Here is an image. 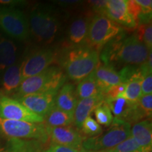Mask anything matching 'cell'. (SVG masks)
I'll return each instance as SVG.
<instances>
[{"label": "cell", "mask_w": 152, "mask_h": 152, "mask_svg": "<svg viewBox=\"0 0 152 152\" xmlns=\"http://www.w3.org/2000/svg\"><path fill=\"white\" fill-rule=\"evenodd\" d=\"M112 41L113 42L109 45L102 54V59L105 64L116 61L129 66H142L147 62L149 49L139 40L135 35L123 39L115 38Z\"/></svg>", "instance_id": "cell-1"}, {"label": "cell", "mask_w": 152, "mask_h": 152, "mask_svg": "<svg viewBox=\"0 0 152 152\" xmlns=\"http://www.w3.org/2000/svg\"><path fill=\"white\" fill-rule=\"evenodd\" d=\"M65 73L57 66H51L38 75L24 79L16 91V98L28 94L52 92L57 94L65 84Z\"/></svg>", "instance_id": "cell-2"}, {"label": "cell", "mask_w": 152, "mask_h": 152, "mask_svg": "<svg viewBox=\"0 0 152 152\" xmlns=\"http://www.w3.org/2000/svg\"><path fill=\"white\" fill-rule=\"evenodd\" d=\"M99 64V52L88 46L73 48L66 54L64 60L66 74L71 80L75 81H80L90 75Z\"/></svg>", "instance_id": "cell-3"}, {"label": "cell", "mask_w": 152, "mask_h": 152, "mask_svg": "<svg viewBox=\"0 0 152 152\" xmlns=\"http://www.w3.org/2000/svg\"><path fill=\"white\" fill-rule=\"evenodd\" d=\"M111 126L99 135L85 139L82 144L83 149L87 151H108L131 135L130 123L113 118Z\"/></svg>", "instance_id": "cell-4"}, {"label": "cell", "mask_w": 152, "mask_h": 152, "mask_svg": "<svg viewBox=\"0 0 152 152\" xmlns=\"http://www.w3.org/2000/svg\"><path fill=\"white\" fill-rule=\"evenodd\" d=\"M122 31L121 26L104 14H96L90 20L87 33V46L97 52L115 39Z\"/></svg>", "instance_id": "cell-5"}, {"label": "cell", "mask_w": 152, "mask_h": 152, "mask_svg": "<svg viewBox=\"0 0 152 152\" xmlns=\"http://www.w3.org/2000/svg\"><path fill=\"white\" fill-rule=\"evenodd\" d=\"M29 28L37 40L49 44L54 40L58 30L56 17L48 9L36 8L30 15Z\"/></svg>", "instance_id": "cell-6"}, {"label": "cell", "mask_w": 152, "mask_h": 152, "mask_svg": "<svg viewBox=\"0 0 152 152\" xmlns=\"http://www.w3.org/2000/svg\"><path fill=\"white\" fill-rule=\"evenodd\" d=\"M0 133L12 140L34 139L45 142L48 139L43 123L0 118Z\"/></svg>", "instance_id": "cell-7"}, {"label": "cell", "mask_w": 152, "mask_h": 152, "mask_svg": "<svg viewBox=\"0 0 152 152\" xmlns=\"http://www.w3.org/2000/svg\"><path fill=\"white\" fill-rule=\"evenodd\" d=\"M0 28L18 40H26L29 37V23L23 13L18 9L0 7Z\"/></svg>", "instance_id": "cell-8"}, {"label": "cell", "mask_w": 152, "mask_h": 152, "mask_svg": "<svg viewBox=\"0 0 152 152\" xmlns=\"http://www.w3.org/2000/svg\"><path fill=\"white\" fill-rule=\"evenodd\" d=\"M0 118L43 123L45 119L30 111L18 100L5 95L0 96Z\"/></svg>", "instance_id": "cell-9"}, {"label": "cell", "mask_w": 152, "mask_h": 152, "mask_svg": "<svg viewBox=\"0 0 152 152\" xmlns=\"http://www.w3.org/2000/svg\"><path fill=\"white\" fill-rule=\"evenodd\" d=\"M57 60V53L52 49H39L31 54L21 65L23 80L38 75L50 67Z\"/></svg>", "instance_id": "cell-10"}, {"label": "cell", "mask_w": 152, "mask_h": 152, "mask_svg": "<svg viewBox=\"0 0 152 152\" xmlns=\"http://www.w3.org/2000/svg\"><path fill=\"white\" fill-rule=\"evenodd\" d=\"M109 105L114 118L130 123H137L146 117L144 112L139 107L137 102L132 103L123 97L109 99L104 100Z\"/></svg>", "instance_id": "cell-11"}, {"label": "cell", "mask_w": 152, "mask_h": 152, "mask_svg": "<svg viewBox=\"0 0 152 152\" xmlns=\"http://www.w3.org/2000/svg\"><path fill=\"white\" fill-rule=\"evenodd\" d=\"M48 137L52 144L66 146L75 149H83L82 144L86 139L79 131L71 126L47 127Z\"/></svg>", "instance_id": "cell-12"}, {"label": "cell", "mask_w": 152, "mask_h": 152, "mask_svg": "<svg viewBox=\"0 0 152 152\" xmlns=\"http://www.w3.org/2000/svg\"><path fill=\"white\" fill-rule=\"evenodd\" d=\"M56 93L46 92L28 94L16 98L30 111L45 119L47 114L55 105Z\"/></svg>", "instance_id": "cell-13"}, {"label": "cell", "mask_w": 152, "mask_h": 152, "mask_svg": "<svg viewBox=\"0 0 152 152\" xmlns=\"http://www.w3.org/2000/svg\"><path fill=\"white\" fill-rule=\"evenodd\" d=\"M103 14L119 26L129 28H137L134 19L129 13L126 0L106 1Z\"/></svg>", "instance_id": "cell-14"}, {"label": "cell", "mask_w": 152, "mask_h": 152, "mask_svg": "<svg viewBox=\"0 0 152 152\" xmlns=\"http://www.w3.org/2000/svg\"><path fill=\"white\" fill-rule=\"evenodd\" d=\"M78 100L75 87L71 83H66L57 92L55 96L54 106L63 111L73 115Z\"/></svg>", "instance_id": "cell-15"}, {"label": "cell", "mask_w": 152, "mask_h": 152, "mask_svg": "<svg viewBox=\"0 0 152 152\" xmlns=\"http://www.w3.org/2000/svg\"><path fill=\"white\" fill-rule=\"evenodd\" d=\"M130 134L144 152H151L152 147V127L149 119L134 123Z\"/></svg>", "instance_id": "cell-16"}, {"label": "cell", "mask_w": 152, "mask_h": 152, "mask_svg": "<svg viewBox=\"0 0 152 152\" xmlns=\"http://www.w3.org/2000/svg\"><path fill=\"white\" fill-rule=\"evenodd\" d=\"M93 74L102 90V96L110 87L123 83L119 73L109 64L99 65L93 71Z\"/></svg>", "instance_id": "cell-17"}, {"label": "cell", "mask_w": 152, "mask_h": 152, "mask_svg": "<svg viewBox=\"0 0 152 152\" xmlns=\"http://www.w3.org/2000/svg\"><path fill=\"white\" fill-rule=\"evenodd\" d=\"M104 100V96L102 94L78 100L73 112V124L77 129L80 130L85 120L90 116L95 108Z\"/></svg>", "instance_id": "cell-18"}, {"label": "cell", "mask_w": 152, "mask_h": 152, "mask_svg": "<svg viewBox=\"0 0 152 152\" xmlns=\"http://www.w3.org/2000/svg\"><path fill=\"white\" fill-rule=\"evenodd\" d=\"M128 11L136 26L149 23L152 11L151 0H129L127 1Z\"/></svg>", "instance_id": "cell-19"}, {"label": "cell", "mask_w": 152, "mask_h": 152, "mask_svg": "<svg viewBox=\"0 0 152 152\" xmlns=\"http://www.w3.org/2000/svg\"><path fill=\"white\" fill-rule=\"evenodd\" d=\"M90 20L88 17H81L71 23L68 30V39L74 46L86 42Z\"/></svg>", "instance_id": "cell-20"}, {"label": "cell", "mask_w": 152, "mask_h": 152, "mask_svg": "<svg viewBox=\"0 0 152 152\" xmlns=\"http://www.w3.org/2000/svg\"><path fill=\"white\" fill-rule=\"evenodd\" d=\"M76 92L80 99L93 97L102 94V90L99 86L93 72L90 75L80 81L76 87Z\"/></svg>", "instance_id": "cell-21"}, {"label": "cell", "mask_w": 152, "mask_h": 152, "mask_svg": "<svg viewBox=\"0 0 152 152\" xmlns=\"http://www.w3.org/2000/svg\"><path fill=\"white\" fill-rule=\"evenodd\" d=\"M16 47L10 39L0 38V70L13 66L16 60Z\"/></svg>", "instance_id": "cell-22"}, {"label": "cell", "mask_w": 152, "mask_h": 152, "mask_svg": "<svg viewBox=\"0 0 152 152\" xmlns=\"http://www.w3.org/2000/svg\"><path fill=\"white\" fill-rule=\"evenodd\" d=\"M47 127H68L73 124V115L54 106L45 118Z\"/></svg>", "instance_id": "cell-23"}, {"label": "cell", "mask_w": 152, "mask_h": 152, "mask_svg": "<svg viewBox=\"0 0 152 152\" xmlns=\"http://www.w3.org/2000/svg\"><path fill=\"white\" fill-rule=\"evenodd\" d=\"M142 75L139 68L138 71L125 83V92L122 97L132 103H137L142 96L141 83Z\"/></svg>", "instance_id": "cell-24"}, {"label": "cell", "mask_w": 152, "mask_h": 152, "mask_svg": "<svg viewBox=\"0 0 152 152\" xmlns=\"http://www.w3.org/2000/svg\"><path fill=\"white\" fill-rule=\"evenodd\" d=\"M21 66L13 65L6 69L3 76V87L7 92L17 90L22 83Z\"/></svg>", "instance_id": "cell-25"}, {"label": "cell", "mask_w": 152, "mask_h": 152, "mask_svg": "<svg viewBox=\"0 0 152 152\" xmlns=\"http://www.w3.org/2000/svg\"><path fill=\"white\" fill-rule=\"evenodd\" d=\"M95 121L100 125L110 126L113 121V116L110 108L105 101H102L94 110Z\"/></svg>", "instance_id": "cell-26"}, {"label": "cell", "mask_w": 152, "mask_h": 152, "mask_svg": "<svg viewBox=\"0 0 152 152\" xmlns=\"http://www.w3.org/2000/svg\"><path fill=\"white\" fill-rule=\"evenodd\" d=\"M80 130L84 135L90 137L99 135L103 131L102 126L91 115L85 120Z\"/></svg>", "instance_id": "cell-27"}, {"label": "cell", "mask_w": 152, "mask_h": 152, "mask_svg": "<svg viewBox=\"0 0 152 152\" xmlns=\"http://www.w3.org/2000/svg\"><path fill=\"white\" fill-rule=\"evenodd\" d=\"M137 37L150 51L152 48V26L151 23L141 24L137 26Z\"/></svg>", "instance_id": "cell-28"}, {"label": "cell", "mask_w": 152, "mask_h": 152, "mask_svg": "<svg viewBox=\"0 0 152 152\" xmlns=\"http://www.w3.org/2000/svg\"><path fill=\"white\" fill-rule=\"evenodd\" d=\"M112 152H144L135 140L132 138V136H130L124 141L118 144L116 147L109 150Z\"/></svg>", "instance_id": "cell-29"}, {"label": "cell", "mask_w": 152, "mask_h": 152, "mask_svg": "<svg viewBox=\"0 0 152 152\" xmlns=\"http://www.w3.org/2000/svg\"><path fill=\"white\" fill-rule=\"evenodd\" d=\"M137 104L146 116H151L152 112V94L142 95L139 99Z\"/></svg>", "instance_id": "cell-30"}, {"label": "cell", "mask_w": 152, "mask_h": 152, "mask_svg": "<svg viewBox=\"0 0 152 152\" xmlns=\"http://www.w3.org/2000/svg\"><path fill=\"white\" fill-rule=\"evenodd\" d=\"M125 83H121L118 85L110 87L103 94L104 100L109 99L122 97L123 93L125 92Z\"/></svg>", "instance_id": "cell-31"}, {"label": "cell", "mask_w": 152, "mask_h": 152, "mask_svg": "<svg viewBox=\"0 0 152 152\" xmlns=\"http://www.w3.org/2000/svg\"><path fill=\"white\" fill-rule=\"evenodd\" d=\"M142 95L152 94V75L151 73H147L142 76L141 83Z\"/></svg>", "instance_id": "cell-32"}, {"label": "cell", "mask_w": 152, "mask_h": 152, "mask_svg": "<svg viewBox=\"0 0 152 152\" xmlns=\"http://www.w3.org/2000/svg\"><path fill=\"white\" fill-rule=\"evenodd\" d=\"M85 151V150L83 149H75V148L66 147V146L52 144L49 146L48 149L42 152H84Z\"/></svg>", "instance_id": "cell-33"}, {"label": "cell", "mask_w": 152, "mask_h": 152, "mask_svg": "<svg viewBox=\"0 0 152 152\" xmlns=\"http://www.w3.org/2000/svg\"><path fill=\"white\" fill-rule=\"evenodd\" d=\"M93 10L97 12V14H103L105 9L106 1H89Z\"/></svg>", "instance_id": "cell-34"}, {"label": "cell", "mask_w": 152, "mask_h": 152, "mask_svg": "<svg viewBox=\"0 0 152 152\" xmlns=\"http://www.w3.org/2000/svg\"><path fill=\"white\" fill-rule=\"evenodd\" d=\"M14 147L12 149H0V152H30L31 150L27 148H25L24 145L20 144V142L17 141L14 144Z\"/></svg>", "instance_id": "cell-35"}, {"label": "cell", "mask_w": 152, "mask_h": 152, "mask_svg": "<svg viewBox=\"0 0 152 152\" xmlns=\"http://www.w3.org/2000/svg\"><path fill=\"white\" fill-rule=\"evenodd\" d=\"M84 152H97V151H85ZM99 152H102V151H99Z\"/></svg>", "instance_id": "cell-36"}, {"label": "cell", "mask_w": 152, "mask_h": 152, "mask_svg": "<svg viewBox=\"0 0 152 152\" xmlns=\"http://www.w3.org/2000/svg\"><path fill=\"white\" fill-rule=\"evenodd\" d=\"M1 95H2V94H1V90H0V96H1Z\"/></svg>", "instance_id": "cell-37"}, {"label": "cell", "mask_w": 152, "mask_h": 152, "mask_svg": "<svg viewBox=\"0 0 152 152\" xmlns=\"http://www.w3.org/2000/svg\"><path fill=\"white\" fill-rule=\"evenodd\" d=\"M102 152H112V151H102Z\"/></svg>", "instance_id": "cell-38"}, {"label": "cell", "mask_w": 152, "mask_h": 152, "mask_svg": "<svg viewBox=\"0 0 152 152\" xmlns=\"http://www.w3.org/2000/svg\"><path fill=\"white\" fill-rule=\"evenodd\" d=\"M30 152H35V151H30Z\"/></svg>", "instance_id": "cell-39"}]
</instances>
